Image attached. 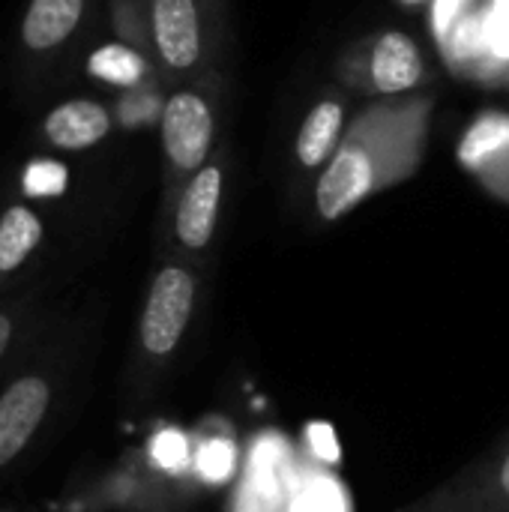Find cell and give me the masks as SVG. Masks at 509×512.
Here are the masks:
<instances>
[{
	"instance_id": "cell-1",
	"label": "cell",
	"mask_w": 509,
	"mask_h": 512,
	"mask_svg": "<svg viewBox=\"0 0 509 512\" xmlns=\"http://www.w3.org/2000/svg\"><path fill=\"white\" fill-rule=\"evenodd\" d=\"M435 99L390 96L354 117L339 150L315 183V210L324 222H339L363 201L417 174Z\"/></svg>"
},
{
	"instance_id": "cell-2",
	"label": "cell",
	"mask_w": 509,
	"mask_h": 512,
	"mask_svg": "<svg viewBox=\"0 0 509 512\" xmlns=\"http://www.w3.org/2000/svg\"><path fill=\"white\" fill-rule=\"evenodd\" d=\"M96 0H27L15 27L12 75L21 99L39 96L72 60L90 27Z\"/></svg>"
},
{
	"instance_id": "cell-3",
	"label": "cell",
	"mask_w": 509,
	"mask_h": 512,
	"mask_svg": "<svg viewBox=\"0 0 509 512\" xmlns=\"http://www.w3.org/2000/svg\"><path fill=\"white\" fill-rule=\"evenodd\" d=\"M216 135L213 102L198 87H183L165 96V108L159 117L162 138V213L168 216L174 198L186 186V180L210 162Z\"/></svg>"
},
{
	"instance_id": "cell-4",
	"label": "cell",
	"mask_w": 509,
	"mask_h": 512,
	"mask_svg": "<svg viewBox=\"0 0 509 512\" xmlns=\"http://www.w3.org/2000/svg\"><path fill=\"white\" fill-rule=\"evenodd\" d=\"M198 306V276L186 261H165L147 288L138 318V351L150 366H165L183 345Z\"/></svg>"
},
{
	"instance_id": "cell-5",
	"label": "cell",
	"mask_w": 509,
	"mask_h": 512,
	"mask_svg": "<svg viewBox=\"0 0 509 512\" xmlns=\"http://www.w3.org/2000/svg\"><path fill=\"white\" fill-rule=\"evenodd\" d=\"M339 78L345 87L363 96H405L420 87L426 78V63L420 45L402 33L387 30L375 33L366 42L354 45L339 60Z\"/></svg>"
},
{
	"instance_id": "cell-6",
	"label": "cell",
	"mask_w": 509,
	"mask_h": 512,
	"mask_svg": "<svg viewBox=\"0 0 509 512\" xmlns=\"http://www.w3.org/2000/svg\"><path fill=\"white\" fill-rule=\"evenodd\" d=\"M147 51L162 78H180L201 66L204 15L198 0H141Z\"/></svg>"
},
{
	"instance_id": "cell-7",
	"label": "cell",
	"mask_w": 509,
	"mask_h": 512,
	"mask_svg": "<svg viewBox=\"0 0 509 512\" xmlns=\"http://www.w3.org/2000/svg\"><path fill=\"white\" fill-rule=\"evenodd\" d=\"M399 512H509V441Z\"/></svg>"
},
{
	"instance_id": "cell-8",
	"label": "cell",
	"mask_w": 509,
	"mask_h": 512,
	"mask_svg": "<svg viewBox=\"0 0 509 512\" xmlns=\"http://www.w3.org/2000/svg\"><path fill=\"white\" fill-rule=\"evenodd\" d=\"M222 195H225V165L222 159H210L186 180V186L174 198L168 210V222H171L174 246L183 255H201L204 249H210L219 225Z\"/></svg>"
},
{
	"instance_id": "cell-9",
	"label": "cell",
	"mask_w": 509,
	"mask_h": 512,
	"mask_svg": "<svg viewBox=\"0 0 509 512\" xmlns=\"http://www.w3.org/2000/svg\"><path fill=\"white\" fill-rule=\"evenodd\" d=\"M117 126L114 105L96 96L54 102L33 126V141L48 153H84L99 147Z\"/></svg>"
},
{
	"instance_id": "cell-10",
	"label": "cell",
	"mask_w": 509,
	"mask_h": 512,
	"mask_svg": "<svg viewBox=\"0 0 509 512\" xmlns=\"http://www.w3.org/2000/svg\"><path fill=\"white\" fill-rule=\"evenodd\" d=\"M456 159L486 192L509 204V114H477L459 141Z\"/></svg>"
},
{
	"instance_id": "cell-11",
	"label": "cell",
	"mask_w": 509,
	"mask_h": 512,
	"mask_svg": "<svg viewBox=\"0 0 509 512\" xmlns=\"http://www.w3.org/2000/svg\"><path fill=\"white\" fill-rule=\"evenodd\" d=\"M51 381L42 372L18 375L0 393V468L15 462L51 411Z\"/></svg>"
},
{
	"instance_id": "cell-12",
	"label": "cell",
	"mask_w": 509,
	"mask_h": 512,
	"mask_svg": "<svg viewBox=\"0 0 509 512\" xmlns=\"http://www.w3.org/2000/svg\"><path fill=\"white\" fill-rule=\"evenodd\" d=\"M81 72L111 90H120V93L159 84V78H162L153 57L120 36H111V39L87 48Z\"/></svg>"
},
{
	"instance_id": "cell-13",
	"label": "cell",
	"mask_w": 509,
	"mask_h": 512,
	"mask_svg": "<svg viewBox=\"0 0 509 512\" xmlns=\"http://www.w3.org/2000/svg\"><path fill=\"white\" fill-rule=\"evenodd\" d=\"M48 222L30 201L15 198L0 207V282L21 273L42 249Z\"/></svg>"
},
{
	"instance_id": "cell-14",
	"label": "cell",
	"mask_w": 509,
	"mask_h": 512,
	"mask_svg": "<svg viewBox=\"0 0 509 512\" xmlns=\"http://www.w3.org/2000/svg\"><path fill=\"white\" fill-rule=\"evenodd\" d=\"M489 9L471 6L456 27L450 30V36L441 42V51L447 57V63L456 72L474 75V78H492L501 75V66L492 57V45H489Z\"/></svg>"
},
{
	"instance_id": "cell-15",
	"label": "cell",
	"mask_w": 509,
	"mask_h": 512,
	"mask_svg": "<svg viewBox=\"0 0 509 512\" xmlns=\"http://www.w3.org/2000/svg\"><path fill=\"white\" fill-rule=\"evenodd\" d=\"M96 498L108 507H123L135 512H162L168 507V477L159 474L147 456L135 465H123L117 474H111Z\"/></svg>"
},
{
	"instance_id": "cell-16",
	"label": "cell",
	"mask_w": 509,
	"mask_h": 512,
	"mask_svg": "<svg viewBox=\"0 0 509 512\" xmlns=\"http://www.w3.org/2000/svg\"><path fill=\"white\" fill-rule=\"evenodd\" d=\"M342 135H345V102L336 96L315 102L297 132V144H294L297 162L309 171L324 168L339 150Z\"/></svg>"
},
{
	"instance_id": "cell-17",
	"label": "cell",
	"mask_w": 509,
	"mask_h": 512,
	"mask_svg": "<svg viewBox=\"0 0 509 512\" xmlns=\"http://www.w3.org/2000/svg\"><path fill=\"white\" fill-rule=\"evenodd\" d=\"M162 108H165V96L156 90V84H150V87H141V90L120 93V99L114 105V117H117V123L123 129H138V126H147V123L159 120Z\"/></svg>"
},
{
	"instance_id": "cell-18",
	"label": "cell",
	"mask_w": 509,
	"mask_h": 512,
	"mask_svg": "<svg viewBox=\"0 0 509 512\" xmlns=\"http://www.w3.org/2000/svg\"><path fill=\"white\" fill-rule=\"evenodd\" d=\"M21 183H24V192L30 198L60 195L66 189V168L57 159L39 156V159H30L27 162V168L21 171Z\"/></svg>"
},
{
	"instance_id": "cell-19",
	"label": "cell",
	"mask_w": 509,
	"mask_h": 512,
	"mask_svg": "<svg viewBox=\"0 0 509 512\" xmlns=\"http://www.w3.org/2000/svg\"><path fill=\"white\" fill-rule=\"evenodd\" d=\"M231 465H234V444H231V438H219L216 435V438L198 441V447H195V471L204 480H210V483L222 480L231 471Z\"/></svg>"
},
{
	"instance_id": "cell-20",
	"label": "cell",
	"mask_w": 509,
	"mask_h": 512,
	"mask_svg": "<svg viewBox=\"0 0 509 512\" xmlns=\"http://www.w3.org/2000/svg\"><path fill=\"white\" fill-rule=\"evenodd\" d=\"M147 462L159 471V474H177V471H183L186 468V462H189V447H186V441H183V435H177V432H159V435H153V441H150V447H147Z\"/></svg>"
},
{
	"instance_id": "cell-21",
	"label": "cell",
	"mask_w": 509,
	"mask_h": 512,
	"mask_svg": "<svg viewBox=\"0 0 509 512\" xmlns=\"http://www.w3.org/2000/svg\"><path fill=\"white\" fill-rule=\"evenodd\" d=\"M489 45L492 57L501 66V75H509V3H498V9L489 15Z\"/></svg>"
},
{
	"instance_id": "cell-22",
	"label": "cell",
	"mask_w": 509,
	"mask_h": 512,
	"mask_svg": "<svg viewBox=\"0 0 509 512\" xmlns=\"http://www.w3.org/2000/svg\"><path fill=\"white\" fill-rule=\"evenodd\" d=\"M474 6V0H435L432 3V30L438 36V42H444L450 36V30L456 27V21Z\"/></svg>"
},
{
	"instance_id": "cell-23",
	"label": "cell",
	"mask_w": 509,
	"mask_h": 512,
	"mask_svg": "<svg viewBox=\"0 0 509 512\" xmlns=\"http://www.w3.org/2000/svg\"><path fill=\"white\" fill-rule=\"evenodd\" d=\"M12 336H15V315L0 309V360L9 351V345H12Z\"/></svg>"
},
{
	"instance_id": "cell-24",
	"label": "cell",
	"mask_w": 509,
	"mask_h": 512,
	"mask_svg": "<svg viewBox=\"0 0 509 512\" xmlns=\"http://www.w3.org/2000/svg\"><path fill=\"white\" fill-rule=\"evenodd\" d=\"M60 512H93L87 504H69L66 510H60Z\"/></svg>"
},
{
	"instance_id": "cell-25",
	"label": "cell",
	"mask_w": 509,
	"mask_h": 512,
	"mask_svg": "<svg viewBox=\"0 0 509 512\" xmlns=\"http://www.w3.org/2000/svg\"><path fill=\"white\" fill-rule=\"evenodd\" d=\"M402 3H423V0H402Z\"/></svg>"
}]
</instances>
